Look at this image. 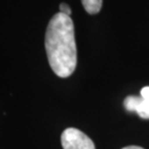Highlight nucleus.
<instances>
[{"label": "nucleus", "mask_w": 149, "mask_h": 149, "mask_svg": "<svg viewBox=\"0 0 149 149\" xmlns=\"http://www.w3.org/2000/svg\"><path fill=\"white\" fill-rule=\"evenodd\" d=\"M45 50L49 65L57 76L69 77L77 65L74 25L71 17L58 13L50 19L45 33Z\"/></svg>", "instance_id": "nucleus-1"}, {"label": "nucleus", "mask_w": 149, "mask_h": 149, "mask_svg": "<svg viewBox=\"0 0 149 149\" xmlns=\"http://www.w3.org/2000/svg\"><path fill=\"white\" fill-rule=\"evenodd\" d=\"M61 141L64 149H95L93 141L76 128L65 129L62 134Z\"/></svg>", "instance_id": "nucleus-2"}, {"label": "nucleus", "mask_w": 149, "mask_h": 149, "mask_svg": "<svg viewBox=\"0 0 149 149\" xmlns=\"http://www.w3.org/2000/svg\"><path fill=\"white\" fill-rule=\"evenodd\" d=\"M124 107L129 112H136L142 118H149V86L141 88L139 97L134 95L126 97Z\"/></svg>", "instance_id": "nucleus-3"}, {"label": "nucleus", "mask_w": 149, "mask_h": 149, "mask_svg": "<svg viewBox=\"0 0 149 149\" xmlns=\"http://www.w3.org/2000/svg\"><path fill=\"white\" fill-rule=\"evenodd\" d=\"M85 10L91 15H95L101 10L102 0H81Z\"/></svg>", "instance_id": "nucleus-4"}, {"label": "nucleus", "mask_w": 149, "mask_h": 149, "mask_svg": "<svg viewBox=\"0 0 149 149\" xmlns=\"http://www.w3.org/2000/svg\"><path fill=\"white\" fill-rule=\"evenodd\" d=\"M60 13H62V14H64V15H68V17H70V15H71V9L70 7L66 4V3H61L60 4Z\"/></svg>", "instance_id": "nucleus-5"}, {"label": "nucleus", "mask_w": 149, "mask_h": 149, "mask_svg": "<svg viewBox=\"0 0 149 149\" xmlns=\"http://www.w3.org/2000/svg\"><path fill=\"white\" fill-rule=\"evenodd\" d=\"M122 149H144L142 147H139V146H134V145H132V146H127V147H124Z\"/></svg>", "instance_id": "nucleus-6"}]
</instances>
